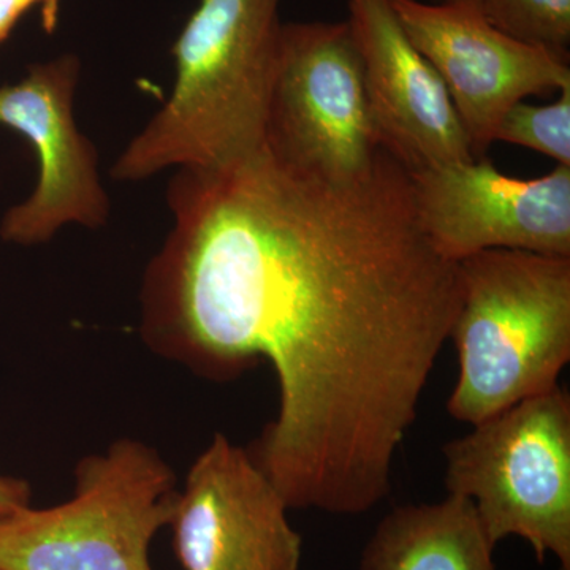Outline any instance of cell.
<instances>
[{"mask_svg":"<svg viewBox=\"0 0 570 570\" xmlns=\"http://www.w3.org/2000/svg\"><path fill=\"white\" fill-rule=\"evenodd\" d=\"M167 205L142 344L213 382L268 362L279 407L249 453L288 509L376 508L460 306L459 264L420 227L409 168L384 149L336 181L265 146L175 170Z\"/></svg>","mask_w":570,"mask_h":570,"instance_id":"cell-1","label":"cell"},{"mask_svg":"<svg viewBox=\"0 0 570 570\" xmlns=\"http://www.w3.org/2000/svg\"><path fill=\"white\" fill-rule=\"evenodd\" d=\"M283 0H200L176 39L170 96L111 167L119 183L220 170L261 153L279 61Z\"/></svg>","mask_w":570,"mask_h":570,"instance_id":"cell-2","label":"cell"},{"mask_svg":"<svg viewBox=\"0 0 570 570\" xmlns=\"http://www.w3.org/2000/svg\"><path fill=\"white\" fill-rule=\"evenodd\" d=\"M459 279L448 411L474 426L557 387L570 360V257L483 250L459 262Z\"/></svg>","mask_w":570,"mask_h":570,"instance_id":"cell-3","label":"cell"},{"mask_svg":"<svg viewBox=\"0 0 570 570\" xmlns=\"http://www.w3.org/2000/svg\"><path fill=\"white\" fill-rule=\"evenodd\" d=\"M73 479L66 501L0 519V570H154L149 550L179 489L174 468L121 438L82 456Z\"/></svg>","mask_w":570,"mask_h":570,"instance_id":"cell-4","label":"cell"},{"mask_svg":"<svg viewBox=\"0 0 570 570\" xmlns=\"http://www.w3.org/2000/svg\"><path fill=\"white\" fill-rule=\"evenodd\" d=\"M442 448L445 489L474 505L494 547L520 538L570 570V396L557 387Z\"/></svg>","mask_w":570,"mask_h":570,"instance_id":"cell-5","label":"cell"},{"mask_svg":"<svg viewBox=\"0 0 570 570\" xmlns=\"http://www.w3.org/2000/svg\"><path fill=\"white\" fill-rule=\"evenodd\" d=\"M265 146L283 163L336 181L376 167L384 148L347 20L284 22Z\"/></svg>","mask_w":570,"mask_h":570,"instance_id":"cell-6","label":"cell"},{"mask_svg":"<svg viewBox=\"0 0 570 570\" xmlns=\"http://www.w3.org/2000/svg\"><path fill=\"white\" fill-rule=\"evenodd\" d=\"M390 3L444 81L475 157H485L510 107L570 86L569 52L513 39L485 17L479 0Z\"/></svg>","mask_w":570,"mask_h":570,"instance_id":"cell-7","label":"cell"},{"mask_svg":"<svg viewBox=\"0 0 570 570\" xmlns=\"http://www.w3.org/2000/svg\"><path fill=\"white\" fill-rule=\"evenodd\" d=\"M80 78V58L66 52L32 63L20 82L0 88V126L31 142L39 160L36 189L2 217L0 238L6 243L47 245L67 225L99 230L110 220L99 153L75 121Z\"/></svg>","mask_w":570,"mask_h":570,"instance_id":"cell-8","label":"cell"},{"mask_svg":"<svg viewBox=\"0 0 570 570\" xmlns=\"http://www.w3.org/2000/svg\"><path fill=\"white\" fill-rule=\"evenodd\" d=\"M411 186L420 227L455 264L491 249L570 257V167L519 179L474 157L412 170Z\"/></svg>","mask_w":570,"mask_h":570,"instance_id":"cell-9","label":"cell"},{"mask_svg":"<svg viewBox=\"0 0 570 570\" xmlns=\"http://www.w3.org/2000/svg\"><path fill=\"white\" fill-rule=\"evenodd\" d=\"M288 505L249 450L224 434L195 459L168 528L183 570H299Z\"/></svg>","mask_w":570,"mask_h":570,"instance_id":"cell-10","label":"cell"},{"mask_svg":"<svg viewBox=\"0 0 570 570\" xmlns=\"http://www.w3.org/2000/svg\"><path fill=\"white\" fill-rule=\"evenodd\" d=\"M347 9L382 148L411 171L474 159L444 81L390 0H347Z\"/></svg>","mask_w":570,"mask_h":570,"instance_id":"cell-11","label":"cell"},{"mask_svg":"<svg viewBox=\"0 0 570 570\" xmlns=\"http://www.w3.org/2000/svg\"><path fill=\"white\" fill-rule=\"evenodd\" d=\"M494 549L471 501L449 494L389 512L367 540L358 570H497Z\"/></svg>","mask_w":570,"mask_h":570,"instance_id":"cell-12","label":"cell"},{"mask_svg":"<svg viewBox=\"0 0 570 570\" xmlns=\"http://www.w3.org/2000/svg\"><path fill=\"white\" fill-rule=\"evenodd\" d=\"M494 141L523 146L570 167V86L561 89L557 102L510 107L499 122Z\"/></svg>","mask_w":570,"mask_h":570,"instance_id":"cell-13","label":"cell"},{"mask_svg":"<svg viewBox=\"0 0 570 570\" xmlns=\"http://www.w3.org/2000/svg\"><path fill=\"white\" fill-rule=\"evenodd\" d=\"M498 29L535 47L569 52L570 0H479Z\"/></svg>","mask_w":570,"mask_h":570,"instance_id":"cell-14","label":"cell"},{"mask_svg":"<svg viewBox=\"0 0 570 570\" xmlns=\"http://www.w3.org/2000/svg\"><path fill=\"white\" fill-rule=\"evenodd\" d=\"M32 504V487L26 479L0 474V519Z\"/></svg>","mask_w":570,"mask_h":570,"instance_id":"cell-15","label":"cell"},{"mask_svg":"<svg viewBox=\"0 0 570 570\" xmlns=\"http://www.w3.org/2000/svg\"><path fill=\"white\" fill-rule=\"evenodd\" d=\"M37 6L36 0H0V43L17 28L21 18Z\"/></svg>","mask_w":570,"mask_h":570,"instance_id":"cell-16","label":"cell"},{"mask_svg":"<svg viewBox=\"0 0 570 570\" xmlns=\"http://www.w3.org/2000/svg\"><path fill=\"white\" fill-rule=\"evenodd\" d=\"M40 7L41 28L45 33L52 36L58 31L59 11H61V0H36Z\"/></svg>","mask_w":570,"mask_h":570,"instance_id":"cell-17","label":"cell"}]
</instances>
